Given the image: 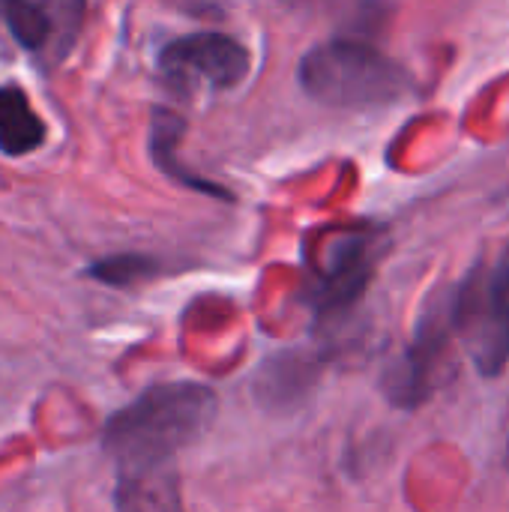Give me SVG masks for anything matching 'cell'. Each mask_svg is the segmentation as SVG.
<instances>
[{"instance_id":"obj_1","label":"cell","mask_w":509,"mask_h":512,"mask_svg":"<svg viewBox=\"0 0 509 512\" xmlns=\"http://www.w3.org/2000/svg\"><path fill=\"white\" fill-rule=\"evenodd\" d=\"M216 417V396L204 384L174 381L144 390L105 426V453L117 474L174 468L183 447L195 444Z\"/></svg>"},{"instance_id":"obj_2","label":"cell","mask_w":509,"mask_h":512,"mask_svg":"<svg viewBox=\"0 0 509 512\" xmlns=\"http://www.w3.org/2000/svg\"><path fill=\"white\" fill-rule=\"evenodd\" d=\"M300 81L312 99L336 108L384 105L405 90V72L366 42L336 39L312 48L300 66Z\"/></svg>"},{"instance_id":"obj_3","label":"cell","mask_w":509,"mask_h":512,"mask_svg":"<svg viewBox=\"0 0 509 512\" xmlns=\"http://www.w3.org/2000/svg\"><path fill=\"white\" fill-rule=\"evenodd\" d=\"M447 324L480 375H501L509 363V249L495 264H480L459 285Z\"/></svg>"},{"instance_id":"obj_4","label":"cell","mask_w":509,"mask_h":512,"mask_svg":"<svg viewBox=\"0 0 509 512\" xmlns=\"http://www.w3.org/2000/svg\"><path fill=\"white\" fill-rule=\"evenodd\" d=\"M159 69L177 90H231L249 72V51L225 33H192L162 51Z\"/></svg>"},{"instance_id":"obj_5","label":"cell","mask_w":509,"mask_h":512,"mask_svg":"<svg viewBox=\"0 0 509 512\" xmlns=\"http://www.w3.org/2000/svg\"><path fill=\"white\" fill-rule=\"evenodd\" d=\"M0 15L27 51L60 60L81 30L84 0H0Z\"/></svg>"},{"instance_id":"obj_6","label":"cell","mask_w":509,"mask_h":512,"mask_svg":"<svg viewBox=\"0 0 509 512\" xmlns=\"http://www.w3.org/2000/svg\"><path fill=\"white\" fill-rule=\"evenodd\" d=\"M369 273H372V261H369V249H366V240H351L345 243L333 264L324 270L318 288H315V306L321 312H336V309H345L348 303H354L366 282H369Z\"/></svg>"},{"instance_id":"obj_7","label":"cell","mask_w":509,"mask_h":512,"mask_svg":"<svg viewBox=\"0 0 509 512\" xmlns=\"http://www.w3.org/2000/svg\"><path fill=\"white\" fill-rule=\"evenodd\" d=\"M117 510L120 512H180L177 480L171 468L117 474Z\"/></svg>"},{"instance_id":"obj_8","label":"cell","mask_w":509,"mask_h":512,"mask_svg":"<svg viewBox=\"0 0 509 512\" xmlns=\"http://www.w3.org/2000/svg\"><path fill=\"white\" fill-rule=\"evenodd\" d=\"M45 141V126L18 87H0V150L9 156L33 153Z\"/></svg>"},{"instance_id":"obj_9","label":"cell","mask_w":509,"mask_h":512,"mask_svg":"<svg viewBox=\"0 0 509 512\" xmlns=\"http://www.w3.org/2000/svg\"><path fill=\"white\" fill-rule=\"evenodd\" d=\"M156 270V261L144 258V255H117V258H105L99 264L90 267V276L108 285H132L144 276H150Z\"/></svg>"},{"instance_id":"obj_10","label":"cell","mask_w":509,"mask_h":512,"mask_svg":"<svg viewBox=\"0 0 509 512\" xmlns=\"http://www.w3.org/2000/svg\"><path fill=\"white\" fill-rule=\"evenodd\" d=\"M507 468H509V447H507Z\"/></svg>"}]
</instances>
